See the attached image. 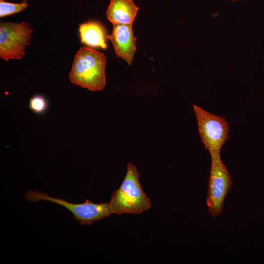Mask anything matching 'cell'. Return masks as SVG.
I'll use <instances>...</instances> for the list:
<instances>
[{"instance_id":"cell-12","label":"cell","mask_w":264,"mask_h":264,"mask_svg":"<svg viewBox=\"0 0 264 264\" xmlns=\"http://www.w3.org/2000/svg\"></svg>"},{"instance_id":"cell-9","label":"cell","mask_w":264,"mask_h":264,"mask_svg":"<svg viewBox=\"0 0 264 264\" xmlns=\"http://www.w3.org/2000/svg\"><path fill=\"white\" fill-rule=\"evenodd\" d=\"M79 31L81 43L87 46L107 48L105 31L99 22L91 21L81 24Z\"/></svg>"},{"instance_id":"cell-2","label":"cell","mask_w":264,"mask_h":264,"mask_svg":"<svg viewBox=\"0 0 264 264\" xmlns=\"http://www.w3.org/2000/svg\"><path fill=\"white\" fill-rule=\"evenodd\" d=\"M106 56L85 47L76 53L69 75L74 84L93 91L102 90L105 87Z\"/></svg>"},{"instance_id":"cell-11","label":"cell","mask_w":264,"mask_h":264,"mask_svg":"<svg viewBox=\"0 0 264 264\" xmlns=\"http://www.w3.org/2000/svg\"><path fill=\"white\" fill-rule=\"evenodd\" d=\"M29 107L34 113L41 114L45 112L47 109L48 102L43 96L36 95L30 99Z\"/></svg>"},{"instance_id":"cell-6","label":"cell","mask_w":264,"mask_h":264,"mask_svg":"<svg viewBox=\"0 0 264 264\" xmlns=\"http://www.w3.org/2000/svg\"><path fill=\"white\" fill-rule=\"evenodd\" d=\"M33 29L23 22L16 23L1 21L0 23V58L20 59L25 55L27 46L30 44Z\"/></svg>"},{"instance_id":"cell-1","label":"cell","mask_w":264,"mask_h":264,"mask_svg":"<svg viewBox=\"0 0 264 264\" xmlns=\"http://www.w3.org/2000/svg\"><path fill=\"white\" fill-rule=\"evenodd\" d=\"M140 174L132 163L127 164L125 177L118 189L111 196L109 202L111 214H141L152 206L139 182Z\"/></svg>"},{"instance_id":"cell-10","label":"cell","mask_w":264,"mask_h":264,"mask_svg":"<svg viewBox=\"0 0 264 264\" xmlns=\"http://www.w3.org/2000/svg\"><path fill=\"white\" fill-rule=\"evenodd\" d=\"M28 6L27 0H24L20 3L8 2L0 0V17H3L20 12Z\"/></svg>"},{"instance_id":"cell-3","label":"cell","mask_w":264,"mask_h":264,"mask_svg":"<svg viewBox=\"0 0 264 264\" xmlns=\"http://www.w3.org/2000/svg\"><path fill=\"white\" fill-rule=\"evenodd\" d=\"M24 198L26 200L34 203L45 200L61 205L70 211L74 219L81 225H91L111 214L109 202L94 203L86 199L82 203H73L34 190H28Z\"/></svg>"},{"instance_id":"cell-4","label":"cell","mask_w":264,"mask_h":264,"mask_svg":"<svg viewBox=\"0 0 264 264\" xmlns=\"http://www.w3.org/2000/svg\"><path fill=\"white\" fill-rule=\"evenodd\" d=\"M201 140L210 154H220V150L227 141L229 127L226 119L193 105Z\"/></svg>"},{"instance_id":"cell-5","label":"cell","mask_w":264,"mask_h":264,"mask_svg":"<svg viewBox=\"0 0 264 264\" xmlns=\"http://www.w3.org/2000/svg\"><path fill=\"white\" fill-rule=\"evenodd\" d=\"M211 164L206 204L210 215L220 216L223 211L225 198L231 188V176L221 161L220 154H210Z\"/></svg>"},{"instance_id":"cell-8","label":"cell","mask_w":264,"mask_h":264,"mask_svg":"<svg viewBox=\"0 0 264 264\" xmlns=\"http://www.w3.org/2000/svg\"><path fill=\"white\" fill-rule=\"evenodd\" d=\"M138 10L132 0H111L106 14L113 25H132Z\"/></svg>"},{"instance_id":"cell-7","label":"cell","mask_w":264,"mask_h":264,"mask_svg":"<svg viewBox=\"0 0 264 264\" xmlns=\"http://www.w3.org/2000/svg\"><path fill=\"white\" fill-rule=\"evenodd\" d=\"M106 38L112 42L117 57L130 65L136 50L137 38L134 36L132 25H113L111 34Z\"/></svg>"}]
</instances>
